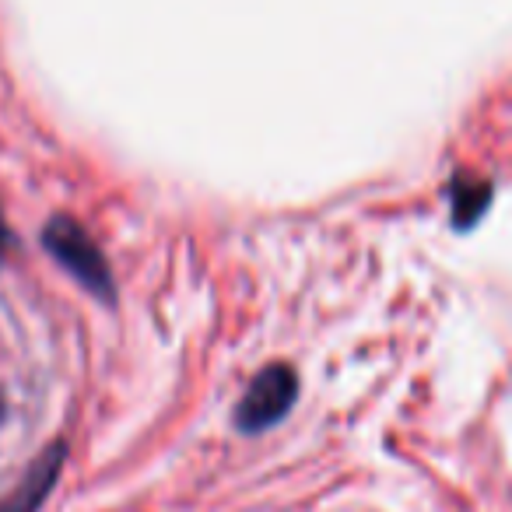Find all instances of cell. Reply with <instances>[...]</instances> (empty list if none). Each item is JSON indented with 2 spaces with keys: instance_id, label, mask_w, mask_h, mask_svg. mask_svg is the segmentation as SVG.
I'll use <instances>...</instances> for the list:
<instances>
[{
  "instance_id": "3",
  "label": "cell",
  "mask_w": 512,
  "mask_h": 512,
  "mask_svg": "<svg viewBox=\"0 0 512 512\" xmlns=\"http://www.w3.org/2000/svg\"><path fill=\"white\" fill-rule=\"evenodd\" d=\"M67 463V442H50L43 453L32 460V467L25 470V477L0 498V512H39L43 502L53 495L60 474Z\"/></svg>"
},
{
  "instance_id": "2",
  "label": "cell",
  "mask_w": 512,
  "mask_h": 512,
  "mask_svg": "<svg viewBox=\"0 0 512 512\" xmlns=\"http://www.w3.org/2000/svg\"><path fill=\"white\" fill-rule=\"evenodd\" d=\"M295 397H299V376H295L292 365H267V369L256 372L253 383L242 393L239 407H235V425L246 435L267 432V428L288 418Z\"/></svg>"
},
{
  "instance_id": "5",
  "label": "cell",
  "mask_w": 512,
  "mask_h": 512,
  "mask_svg": "<svg viewBox=\"0 0 512 512\" xmlns=\"http://www.w3.org/2000/svg\"><path fill=\"white\" fill-rule=\"evenodd\" d=\"M0 246H11V228L4 221V214H0Z\"/></svg>"
},
{
  "instance_id": "6",
  "label": "cell",
  "mask_w": 512,
  "mask_h": 512,
  "mask_svg": "<svg viewBox=\"0 0 512 512\" xmlns=\"http://www.w3.org/2000/svg\"><path fill=\"white\" fill-rule=\"evenodd\" d=\"M4 253H8V246H0V260H4Z\"/></svg>"
},
{
  "instance_id": "4",
  "label": "cell",
  "mask_w": 512,
  "mask_h": 512,
  "mask_svg": "<svg viewBox=\"0 0 512 512\" xmlns=\"http://www.w3.org/2000/svg\"><path fill=\"white\" fill-rule=\"evenodd\" d=\"M491 200V183L484 179H460L453 183V225L456 228H470L484 211H488Z\"/></svg>"
},
{
  "instance_id": "1",
  "label": "cell",
  "mask_w": 512,
  "mask_h": 512,
  "mask_svg": "<svg viewBox=\"0 0 512 512\" xmlns=\"http://www.w3.org/2000/svg\"><path fill=\"white\" fill-rule=\"evenodd\" d=\"M43 249L85 288L92 299L106 302L113 306L116 302V281H113V271H109V260L106 253L99 249V242L85 232L74 218L67 214H53L50 221L43 225Z\"/></svg>"
}]
</instances>
